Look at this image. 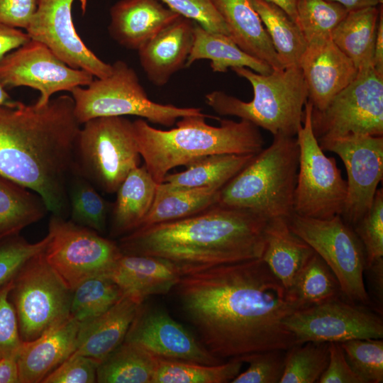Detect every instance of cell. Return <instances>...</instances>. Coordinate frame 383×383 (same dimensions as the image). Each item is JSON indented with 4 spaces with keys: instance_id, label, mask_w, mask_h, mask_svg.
<instances>
[{
    "instance_id": "cell-1",
    "label": "cell",
    "mask_w": 383,
    "mask_h": 383,
    "mask_svg": "<svg viewBox=\"0 0 383 383\" xmlns=\"http://www.w3.org/2000/svg\"><path fill=\"white\" fill-rule=\"evenodd\" d=\"M182 311L215 357L227 361L296 344L284 324L308 307L262 258L182 275L174 288Z\"/></svg>"
},
{
    "instance_id": "cell-2",
    "label": "cell",
    "mask_w": 383,
    "mask_h": 383,
    "mask_svg": "<svg viewBox=\"0 0 383 383\" xmlns=\"http://www.w3.org/2000/svg\"><path fill=\"white\" fill-rule=\"evenodd\" d=\"M80 126L70 95L43 106L0 105V174L37 193L52 215L65 218Z\"/></svg>"
},
{
    "instance_id": "cell-3",
    "label": "cell",
    "mask_w": 383,
    "mask_h": 383,
    "mask_svg": "<svg viewBox=\"0 0 383 383\" xmlns=\"http://www.w3.org/2000/svg\"><path fill=\"white\" fill-rule=\"evenodd\" d=\"M267 221L246 209L215 204L187 218L138 228L118 244L124 254L163 259L182 276L261 258Z\"/></svg>"
},
{
    "instance_id": "cell-4",
    "label": "cell",
    "mask_w": 383,
    "mask_h": 383,
    "mask_svg": "<svg viewBox=\"0 0 383 383\" xmlns=\"http://www.w3.org/2000/svg\"><path fill=\"white\" fill-rule=\"evenodd\" d=\"M144 166L157 184L169 171L216 154L256 155L264 140L258 127L240 119H221L208 114L187 116L170 130L157 129L143 119L133 121Z\"/></svg>"
},
{
    "instance_id": "cell-5",
    "label": "cell",
    "mask_w": 383,
    "mask_h": 383,
    "mask_svg": "<svg viewBox=\"0 0 383 383\" xmlns=\"http://www.w3.org/2000/svg\"><path fill=\"white\" fill-rule=\"evenodd\" d=\"M219 191L216 204L252 211L267 220L293 213L299 167L296 136L277 135Z\"/></svg>"
},
{
    "instance_id": "cell-6",
    "label": "cell",
    "mask_w": 383,
    "mask_h": 383,
    "mask_svg": "<svg viewBox=\"0 0 383 383\" xmlns=\"http://www.w3.org/2000/svg\"><path fill=\"white\" fill-rule=\"evenodd\" d=\"M252 85L253 98L243 101L221 91L205 96V101L221 116H234L270 131L273 136H296L308 100L306 84L297 65L262 74L246 67H233Z\"/></svg>"
},
{
    "instance_id": "cell-7",
    "label": "cell",
    "mask_w": 383,
    "mask_h": 383,
    "mask_svg": "<svg viewBox=\"0 0 383 383\" xmlns=\"http://www.w3.org/2000/svg\"><path fill=\"white\" fill-rule=\"evenodd\" d=\"M70 92L74 100V116L81 125L99 117L135 116L169 127L178 118L204 114L199 108L152 101L135 71L122 60L112 64L108 77L94 79L86 88L76 87Z\"/></svg>"
},
{
    "instance_id": "cell-8",
    "label": "cell",
    "mask_w": 383,
    "mask_h": 383,
    "mask_svg": "<svg viewBox=\"0 0 383 383\" xmlns=\"http://www.w3.org/2000/svg\"><path fill=\"white\" fill-rule=\"evenodd\" d=\"M82 125L74 145L73 172L99 191L116 193L128 174L140 165L133 121L108 116Z\"/></svg>"
},
{
    "instance_id": "cell-9",
    "label": "cell",
    "mask_w": 383,
    "mask_h": 383,
    "mask_svg": "<svg viewBox=\"0 0 383 383\" xmlns=\"http://www.w3.org/2000/svg\"><path fill=\"white\" fill-rule=\"evenodd\" d=\"M287 221L291 231L331 268L340 284L343 298L372 309L364 282L365 250L353 227L340 215L320 219L293 213Z\"/></svg>"
},
{
    "instance_id": "cell-10",
    "label": "cell",
    "mask_w": 383,
    "mask_h": 383,
    "mask_svg": "<svg viewBox=\"0 0 383 383\" xmlns=\"http://www.w3.org/2000/svg\"><path fill=\"white\" fill-rule=\"evenodd\" d=\"M311 111L307 100L296 135L299 155L293 210L302 216L326 219L342 214L347 182L335 159L326 156L320 147L312 129Z\"/></svg>"
},
{
    "instance_id": "cell-11",
    "label": "cell",
    "mask_w": 383,
    "mask_h": 383,
    "mask_svg": "<svg viewBox=\"0 0 383 383\" xmlns=\"http://www.w3.org/2000/svg\"><path fill=\"white\" fill-rule=\"evenodd\" d=\"M44 250L22 267L9 294L23 341L34 340L70 316L72 291L48 263Z\"/></svg>"
},
{
    "instance_id": "cell-12",
    "label": "cell",
    "mask_w": 383,
    "mask_h": 383,
    "mask_svg": "<svg viewBox=\"0 0 383 383\" xmlns=\"http://www.w3.org/2000/svg\"><path fill=\"white\" fill-rule=\"evenodd\" d=\"M48 233L45 260L72 291L89 278L108 277L122 255L116 242L60 216H51Z\"/></svg>"
},
{
    "instance_id": "cell-13",
    "label": "cell",
    "mask_w": 383,
    "mask_h": 383,
    "mask_svg": "<svg viewBox=\"0 0 383 383\" xmlns=\"http://www.w3.org/2000/svg\"><path fill=\"white\" fill-rule=\"evenodd\" d=\"M311 126L318 143L350 135L383 136V75L373 66L359 70L323 110L312 107Z\"/></svg>"
},
{
    "instance_id": "cell-14",
    "label": "cell",
    "mask_w": 383,
    "mask_h": 383,
    "mask_svg": "<svg viewBox=\"0 0 383 383\" xmlns=\"http://www.w3.org/2000/svg\"><path fill=\"white\" fill-rule=\"evenodd\" d=\"M297 343H343L382 338V316L368 306L343 298L299 309L284 320Z\"/></svg>"
},
{
    "instance_id": "cell-15",
    "label": "cell",
    "mask_w": 383,
    "mask_h": 383,
    "mask_svg": "<svg viewBox=\"0 0 383 383\" xmlns=\"http://www.w3.org/2000/svg\"><path fill=\"white\" fill-rule=\"evenodd\" d=\"M94 77L68 66L45 45L31 39L0 63V85L5 89L28 87L39 91L38 106L46 105L57 92L87 86Z\"/></svg>"
},
{
    "instance_id": "cell-16",
    "label": "cell",
    "mask_w": 383,
    "mask_h": 383,
    "mask_svg": "<svg viewBox=\"0 0 383 383\" xmlns=\"http://www.w3.org/2000/svg\"><path fill=\"white\" fill-rule=\"evenodd\" d=\"M323 151L337 154L348 174L342 214L353 226L370 209L383 178V136L350 135L318 143Z\"/></svg>"
},
{
    "instance_id": "cell-17",
    "label": "cell",
    "mask_w": 383,
    "mask_h": 383,
    "mask_svg": "<svg viewBox=\"0 0 383 383\" xmlns=\"http://www.w3.org/2000/svg\"><path fill=\"white\" fill-rule=\"evenodd\" d=\"M74 0H38L36 11L26 29L31 40L45 45L68 66L96 78L108 77L112 65L99 58L78 35L72 19Z\"/></svg>"
},
{
    "instance_id": "cell-18",
    "label": "cell",
    "mask_w": 383,
    "mask_h": 383,
    "mask_svg": "<svg viewBox=\"0 0 383 383\" xmlns=\"http://www.w3.org/2000/svg\"><path fill=\"white\" fill-rule=\"evenodd\" d=\"M124 341L136 344L160 358L210 365L225 362L212 355L163 309L144 302L139 306Z\"/></svg>"
},
{
    "instance_id": "cell-19",
    "label": "cell",
    "mask_w": 383,
    "mask_h": 383,
    "mask_svg": "<svg viewBox=\"0 0 383 383\" xmlns=\"http://www.w3.org/2000/svg\"><path fill=\"white\" fill-rule=\"evenodd\" d=\"M299 67L306 84L308 101L318 111L323 110L358 73L353 61L331 38L308 43Z\"/></svg>"
},
{
    "instance_id": "cell-20",
    "label": "cell",
    "mask_w": 383,
    "mask_h": 383,
    "mask_svg": "<svg viewBox=\"0 0 383 383\" xmlns=\"http://www.w3.org/2000/svg\"><path fill=\"white\" fill-rule=\"evenodd\" d=\"M195 23L179 16L138 50L140 65L152 84L164 86L185 67Z\"/></svg>"
},
{
    "instance_id": "cell-21",
    "label": "cell",
    "mask_w": 383,
    "mask_h": 383,
    "mask_svg": "<svg viewBox=\"0 0 383 383\" xmlns=\"http://www.w3.org/2000/svg\"><path fill=\"white\" fill-rule=\"evenodd\" d=\"M179 16L160 0H120L110 9L109 33L120 45L138 50Z\"/></svg>"
},
{
    "instance_id": "cell-22",
    "label": "cell",
    "mask_w": 383,
    "mask_h": 383,
    "mask_svg": "<svg viewBox=\"0 0 383 383\" xmlns=\"http://www.w3.org/2000/svg\"><path fill=\"white\" fill-rule=\"evenodd\" d=\"M79 323L71 316L34 340L23 341L18 351L20 383H38L76 349Z\"/></svg>"
},
{
    "instance_id": "cell-23",
    "label": "cell",
    "mask_w": 383,
    "mask_h": 383,
    "mask_svg": "<svg viewBox=\"0 0 383 383\" xmlns=\"http://www.w3.org/2000/svg\"><path fill=\"white\" fill-rule=\"evenodd\" d=\"M181 277L179 271L163 259L124 253L108 276L123 295L141 302L150 296L168 294Z\"/></svg>"
},
{
    "instance_id": "cell-24",
    "label": "cell",
    "mask_w": 383,
    "mask_h": 383,
    "mask_svg": "<svg viewBox=\"0 0 383 383\" xmlns=\"http://www.w3.org/2000/svg\"><path fill=\"white\" fill-rule=\"evenodd\" d=\"M142 303L123 295L103 313L80 323L74 353L102 361L124 341Z\"/></svg>"
},
{
    "instance_id": "cell-25",
    "label": "cell",
    "mask_w": 383,
    "mask_h": 383,
    "mask_svg": "<svg viewBox=\"0 0 383 383\" xmlns=\"http://www.w3.org/2000/svg\"><path fill=\"white\" fill-rule=\"evenodd\" d=\"M221 16L229 37L247 54L273 70L284 68L251 0H211Z\"/></svg>"
},
{
    "instance_id": "cell-26",
    "label": "cell",
    "mask_w": 383,
    "mask_h": 383,
    "mask_svg": "<svg viewBox=\"0 0 383 383\" xmlns=\"http://www.w3.org/2000/svg\"><path fill=\"white\" fill-rule=\"evenodd\" d=\"M157 185L144 165L128 174L118 188L116 201L112 204V236H123L140 227L152 206Z\"/></svg>"
},
{
    "instance_id": "cell-27",
    "label": "cell",
    "mask_w": 383,
    "mask_h": 383,
    "mask_svg": "<svg viewBox=\"0 0 383 383\" xmlns=\"http://www.w3.org/2000/svg\"><path fill=\"white\" fill-rule=\"evenodd\" d=\"M313 252L309 244L291 231L286 218L268 220L261 258L287 291Z\"/></svg>"
},
{
    "instance_id": "cell-28",
    "label": "cell",
    "mask_w": 383,
    "mask_h": 383,
    "mask_svg": "<svg viewBox=\"0 0 383 383\" xmlns=\"http://www.w3.org/2000/svg\"><path fill=\"white\" fill-rule=\"evenodd\" d=\"M200 60H210L214 72H226L233 67H246L262 74L273 71L267 63L242 50L229 36L211 32L195 23L192 46L185 67Z\"/></svg>"
},
{
    "instance_id": "cell-29",
    "label": "cell",
    "mask_w": 383,
    "mask_h": 383,
    "mask_svg": "<svg viewBox=\"0 0 383 383\" xmlns=\"http://www.w3.org/2000/svg\"><path fill=\"white\" fill-rule=\"evenodd\" d=\"M255 155L216 154L198 158L186 170L167 174L161 184L170 189H221L252 159Z\"/></svg>"
},
{
    "instance_id": "cell-30",
    "label": "cell",
    "mask_w": 383,
    "mask_h": 383,
    "mask_svg": "<svg viewBox=\"0 0 383 383\" xmlns=\"http://www.w3.org/2000/svg\"><path fill=\"white\" fill-rule=\"evenodd\" d=\"M379 15L377 6L348 11L331 32L333 42L358 70L372 66Z\"/></svg>"
},
{
    "instance_id": "cell-31",
    "label": "cell",
    "mask_w": 383,
    "mask_h": 383,
    "mask_svg": "<svg viewBox=\"0 0 383 383\" xmlns=\"http://www.w3.org/2000/svg\"><path fill=\"white\" fill-rule=\"evenodd\" d=\"M48 211L37 193L0 174V240L20 234Z\"/></svg>"
},
{
    "instance_id": "cell-32",
    "label": "cell",
    "mask_w": 383,
    "mask_h": 383,
    "mask_svg": "<svg viewBox=\"0 0 383 383\" xmlns=\"http://www.w3.org/2000/svg\"><path fill=\"white\" fill-rule=\"evenodd\" d=\"M159 357L123 341L98 365L96 382L152 383Z\"/></svg>"
},
{
    "instance_id": "cell-33",
    "label": "cell",
    "mask_w": 383,
    "mask_h": 383,
    "mask_svg": "<svg viewBox=\"0 0 383 383\" xmlns=\"http://www.w3.org/2000/svg\"><path fill=\"white\" fill-rule=\"evenodd\" d=\"M220 190L211 188L170 189L160 184L152 206L139 228L200 213L217 204Z\"/></svg>"
},
{
    "instance_id": "cell-34",
    "label": "cell",
    "mask_w": 383,
    "mask_h": 383,
    "mask_svg": "<svg viewBox=\"0 0 383 383\" xmlns=\"http://www.w3.org/2000/svg\"><path fill=\"white\" fill-rule=\"evenodd\" d=\"M284 67L299 66L307 43L299 26L276 4L267 0H251Z\"/></svg>"
},
{
    "instance_id": "cell-35",
    "label": "cell",
    "mask_w": 383,
    "mask_h": 383,
    "mask_svg": "<svg viewBox=\"0 0 383 383\" xmlns=\"http://www.w3.org/2000/svg\"><path fill=\"white\" fill-rule=\"evenodd\" d=\"M243 362L231 359L217 365L159 357L152 383H228L240 372Z\"/></svg>"
},
{
    "instance_id": "cell-36",
    "label": "cell",
    "mask_w": 383,
    "mask_h": 383,
    "mask_svg": "<svg viewBox=\"0 0 383 383\" xmlns=\"http://www.w3.org/2000/svg\"><path fill=\"white\" fill-rule=\"evenodd\" d=\"M70 221L99 233L106 229L112 204L87 179L73 172L67 183Z\"/></svg>"
},
{
    "instance_id": "cell-37",
    "label": "cell",
    "mask_w": 383,
    "mask_h": 383,
    "mask_svg": "<svg viewBox=\"0 0 383 383\" xmlns=\"http://www.w3.org/2000/svg\"><path fill=\"white\" fill-rule=\"evenodd\" d=\"M288 292L307 306L343 298L335 275L315 251L301 267Z\"/></svg>"
},
{
    "instance_id": "cell-38",
    "label": "cell",
    "mask_w": 383,
    "mask_h": 383,
    "mask_svg": "<svg viewBox=\"0 0 383 383\" xmlns=\"http://www.w3.org/2000/svg\"><path fill=\"white\" fill-rule=\"evenodd\" d=\"M123 296L109 277L97 276L79 284L73 291L70 316L79 323L103 313Z\"/></svg>"
},
{
    "instance_id": "cell-39",
    "label": "cell",
    "mask_w": 383,
    "mask_h": 383,
    "mask_svg": "<svg viewBox=\"0 0 383 383\" xmlns=\"http://www.w3.org/2000/svg\"><path fill=\"white\" fill-rule=\"evenodd\" d=\"M329 343H297L286 350L279 383H315L329 361Z\"/></svg>"
},
{
    "instance_id": "cell-40",
    "label": "cell",
    "mask_w": 383,
    "mask_h": 383,
    "mask_svg": "<svg viewBox=\"0 0 383 383\" xmlns=\"http://www.w3.org/2000/svg\"><path fill=\"white\" fill-rule=\"evenodd\" d=\"M348 11L328 0H297L295 22L307 44L331 38V32Z\"/></svg>"
},
{
    "instance_id": "cell-41",
    "label": "cell",
    "mask_w": 383,
    "mask_h": 383,
    "mask_svg": "<svg viewBox=\"0 0 383 383\" xmlns=\"http://www.w3.org/2000/svg\"><path fill=\"white\" fill-rule=\"evenodd\" d=\"M339 343L348 362L365 383L383 382L382 338L354 339Z\"/></svg>"
},
{
    "instance_id": "cell-42",
    "label": "cell",
    "mask_w": 383,
    "mask_h": 383,
    "mask_svg": "<svg viewBox=\"0 0 383 383\" xmlns=\"http://www.w3.org/2000/svg\"><path fill=\"white\" fill-rule=\"evenodd\" d=\"M50 238L48 233L36 243L28 242L20 234L0 240V287L12 280L28 260L43 251Z\"/></svg>"
},
{
    "instance_id": "cell-43",
    "label": "cell",
    "mask_w": 383,
    "mask_h": 383,
    "mask_svg": "<svg viewBox=\"0 0 383 383\" xmlns=\"http://www.w3.org/2000/svg\"><path fill=\"white\" fill-rule=\"evenodd\" d=\"M365 253L366 265L383 257V189H377L372 206L353 226Z\"/></svg>"
},
{
    "instance_id": "cell-44",
    "label": "cell",
    "mask_w": 383,
    "mask_h": 383,
    "mask_svg": "<svg viewBox=\"0 0 383 383\" xmlns=\"http://www.w3.org/2000/svg\"><path fill=\"white\" fill-rule=\"evenodd\" d=\"M286 350L274 349L254 353L240 358L249 364L247 370L239 373L232 383H279L284 368Z\"/></svg>"
},
{
    "instance_id": "cell-45",
    "label": "cell",
    "mask_w": 383,
    "mask_h": 383,
    "mask_svg": "<svg viewBox=\"0 0 383 383\" xmlns=\"http://www.w3.org/2000/svg\"><path fill=\"white\" fill-rule=\"evenodd\" d=\"M179 15L211 32L229 36L227 27L211 0H160Z\"/></svg>"
},
{
    "instance_id": "cell-46",
    "label": "cell",
    "mask_w": 383,
    "mask_h": 383,
    "mask_svg": "<svg viewBox=\"0 0 383 383\" xmlns=\"http://www.w3.org/2000/svg\"><path fill=\"white\" fill-rule=\"evenodd\" d=\"M99 362L89 357L73 353L58 367L48 374L43 383H93L96 382Z\"/></svg>"
},
{
    "instance_id": "cell-47",
    "label": "cell",
    "mask_w": 383,
    "mask_h": 383,
    "mask_svg": "<svg viewBox=\"0 0 383 383\" xmlns=\"http://www.w3.org/2000/svg\"><path fill=\"white\" fill-rule=\"evenodd\" d=\"M13 279L0 287V355L2 357L17 352L22 343L17 315L9 296Z\"/></svg>"
},
{
    "instance_id": "cell-48",
    "label": "cell",
    "mask_w": 383,
    "mask_h": 383,
    "mask_svg": "<svg viewBox=\"0 0 383 383\" xmlns=\"http://www.w3.org/2000/svg\"><path fill=\"white\" fill-rule=\"evenodd\" d=\"M328 349V364L320 377L318 383H365L348 362L339 343H329Z\"/></svg>"
},
{
    "instance_id": "cell-49",
    "label": "cell",
    "mask_w": 383,
    "mask_h": 383,
    "mask_svg": "<svg viewBox=\"0 0 383 383\" xmlns=\"http://www.w3.org/2000/svg\"><path fill=\"white\" fill-rule=\"evenodd\" d=\"M37 4L38 0H0V23L26 29Z\"/></svg>"
},
{
    "instance_id": "cell-50",
    "label": "cell",
    "mask_w": 383,
    "mask_h": 383,
    "mask_svg": "<svg viewBox=\"0 0 383 383\" xmlns=\"http://www.w3.org/2000/svg\"><path fill=\"white\" fill-rule=\"evenodd\" d=\"M366 279L365 289L370 301L372 309L383 315V257L366 265L364 271Z\"/></svg>"
},
{
    "instance_id": "cell-51",
    "label": "cell",
    "mask_w": 383,
    "mask_h": 383,
    "mask_svg": "<svg viewBox=\"0 0 383 383\" xmlns=\"http://www.w3.org/2000/svg\"><path fill=\"white\" fill-rule=\"evenodd\" d=\"M30 40L26 32L0 23V63L9 52L22 46Z\"/></svg>"
},
{
    "instance_id": "cell-52",
    "label": "cell",
    "mask_w": 383,
    "mask_h": 383,
    "mask_svg": "<svg viewBox=\"0 0 383 383\" xmlns=\"http://www.w3.org/2000/svg\"><path fill=\"white\" fill-rule=\"evenodd\" d=\"M18 351L0 359V383H20Z\"/></svg>"
},
{
    "instance_id": "cell-53",
    "label": "cell",
    "mask_w": 383,
    "mask_h": 383,
    "mask_svg": "<svg viewBox=\"0 0 383 383\" xmlns=\"http://www.w3.org/2000/svg\"><path fill=\"white\" fill-rule=\"evenodd\" d=\"M372 66L374 70L383 75V12L382 5L379 9V15L377 26V32L374 47Z\"/></svg>"
},
{
    "instance_id": "cell-54",
    "label": "cell",
    "mask_w": 383,
    "mask_h": 383,
    "mask_svg": "<svg viewBox=\"0 0 383 383\" xmlns=\"http://www.w3.org/2000/svg\"><path fill=\"white\" fill-rule=\"evenodd\" d=\"M342 5L348 11L377 6L382 4V0H328Z\"/></svg>"
},
{
    "instance_id": "cell-55",
    "label": "cell",
    "mask_w": 383,
    "mask_h": 383,
    "mask_svg": "<svg viewBox=\"0 0 383 383\" xmlns=\"http://www.w3.org/2000/svg\"><path fill=\"white\" fill-rule=\"evenodd\" d=\"M270 1L282 10L294 21L296 20V5L297 0H267Z\"/></svg>"
},
{
    "instance_id": "cell-56",
    "label": "cell",
    "mask_w": 383,
    "mask_h": 383,
    "mask_svg": "<svg viewBox=\"0 0 383 383\" xmlns=\"http://www.w3.org/2000/svg\"><path fill=\"white\" fill-rule=\"evenodd\" d=\"M18 103L17 101L13 100L9 95L6 89L0 85V105L6 106H13Z\"/></svg>"
},
{
    "instance_id": "cell-57",
    "label": "cell",
    "mask_w": 383,
    "mask_h": 383,
    "mask_svg": "<svg viewBox=\"0 0 383 383\" xmlns=\"http://www.w3.org/2000/svg\"><path fill=\"white\" fill-rule=\"evenodd\" d=\"M2 357V356L0 355V359Z\"/></svg>"
}]
</instances>
